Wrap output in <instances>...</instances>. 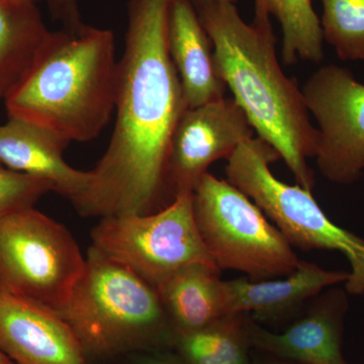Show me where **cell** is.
Listing matches in <instances>:
<instances>
[{
    "instance_id": "cell-1",
    "label": "cell",
    "mask_w": 364,
    "mask_h": 364,
    "mask_svg": "<svg viewBox=\"0 0 364 364\" xmlns=\"http://www.w3.org/2000/svg\"><path fill=\"white\" fill-rule=\"evenodd\" d=\"M167 6L168 0H129L114 132L85 193L72 202L82 217L150 214L173 200L170 143L188 105L167 48Z\"/></svg>"
},
{
    "instance_id": "cell-2",
    "label": "cell",
    "mask_w": 364,
    "mask_h": 364,
    "mask_svg": "<svg viewBox=\"0 0 364 364\" xmlns=\"http://www.w3.org/2000/svg\"><path fill=\"white\" fill-rule=\"evenodd\" d=\"M214 47L220 77L243 109L257 136L272 146L296 183L312 191L308 158L315 156L318 130L310 121L303 93L282 71L272 21L242 20L235 4L193 0Z\"/></svg>"
},
{
    "instance_id": "cell-3",
    "label": "cell",
    "mask_w": 364,
    "mask_h": 364,
    "mask_svg": "<svg viewBox=\"0 0 364 364\" xmlns=\"http://www.w3.org/2000/svg\"><path fill=\"white\" fill-rule=\"evenodd\" d=\"M112 31L85 25L50 33L28 75L4 100L7 116L39 124L69 143L100 135L116 107Z\"/></svg>"
},
{
    "instance_id": "cell-4",
    "label": "cell",
    "mask_w": 364,
    "mask_h": 364,
    "mask_svg": "<svg viewBox=\"0 0 364 364\" xmlns=\"http://www.w3.org/2000/svg\"><path fill=\"white\" fill-rule=\"evenodd\" d=\"M58 312L88 360L173 349L176 332L156 287L95 247Z\"/></svg>"
},
{
    "instance_id": "cell-5",
    "label": "cell",
    "mask_w": 364,
    "mask_h": 364,
    "mask_svg": "<svg viewBox=\"0 0 364 364\" xmlns=\"http://www.w3.org/2000/svg\"><path fill=\"white\" fill-rule=\"evenodd\" d=\"M279 159L272 146L253 136L228 158L227 181L262 210L291 246L343 254L351 267L345 282L347 291L364 294V239L334 224L314 198L312 191L273 176L270 165Z\"/></svg>"
},
{
    "instance_id": "cell-6",
    "label": "cell",
    "mask_w": 364,
    "mask_h": 364,
    "mask_svg": "<svg viewBox=\"0 0 364 364\" xmlns=\"http://www.w3.org/2000/svg\"><path fill=\"white\" fill-rule=\"evenodd\" d=\"M193 210L203 245L220 270L259 282L287 277L301 264L279 230L229 181L205 174L193 191Z\"/></svg>"
},
{
    "instance_id": "cell-7",
    "label": "cell",
    "mask_w": 364,
    "mask_h": 364,
    "mask_svg": "<svg viewBox=\"0 0 364 364\" xmlns=\"http://www.w3.org/2000/svg\"><path fill=\"white\" fill-rule=\"evenodd\" d=\"M86 258L64 225L26 208L0 218V291L59 310Z\"/></svg>"
},
{
    "instance_id": "cell-8",
    "label": "cell",
    "mask_w": 364,
    "mask_h": 364,
    "mask_svg": "<svg viewBox=\"0 0 364 364\" xmlns=\"http://www.w3.org/2000/svg\"><path fill=\"white\" fill-rule=\"evenodd\" d=\"M91 239L92 247L154 287L188 265L218 268L196 228L191 193L150 214L102 218Z\"/></svg>"
},
{
    "instance_id": "cell-9",
    "label": "cell",
    "mask_w": 364,
    "mask_h": 364,
    "mask_svg": "<svg viewBox=\"0 0 364 364\" xmlns=\"http://www.w3.org/2000/svg\"><path fill=\"white\" fill-rule=\"evenodd\" d=\"M309 114L317 121L315 156L328 181L349 186L364 172V85L344 67L321 66L303 87Z\"/></svg>"
},
{
    "instance_id": "cell-10",
    "label": "cell",
    "mask_w": 364,
    "mask_h": 364,
    "mask_svg": "<svg viewBox=\"0 0 364 364\" xmlns=\"http://www.w3.org/2000/svg\"><path fill=\"white\" fill-rule=\"evenodd\" d=\"M254 136L243 109L233 97H223L186 109L170 143L168 186L173 198L193 193L208 167L228 159L239 146Z\"/></svg>"
},
{
    "instance_id": "cell-11",
    "label": "cell",
    "mask_w": 364,
    "mask_h": 364,
    "mask_svg": "<svg viewBox=\"0 0 364 364\" xmlns=\"http://www.w3.org/2000/svg\"><path fill=\"white\" fill-rule=\"evenodd\" d=\"M0 350L16 364H90L56 309L0 291Z\"/></svg>"
},
{
    "instance_id": "cell-12",
    "label": "cell",
    "mask_w": 364,
    "mask_h": 364,
    "mask_svg": "<svg viewBox=\"0 0 364 364\" xmlns=\"http://www.w3.org/2000/svg\"><path fill=\"white\" fill-rule=\"evenodd\" d=\"M348 308L343 291L323 294L304 317L282 333H273L249 318L251 347L261 353L299 364H348L342 352L344 315Z\"/></svg>"
},
{
    "instance_id": "cell-13",
    "label": "cell",
    "mask_w": 364,
    "mask_h": 364,
    "mask_svg": "<svg viewBox=\"0 0 364 364\" xmlns=\"http://www.w3.org/2000/svg\"><path fill=\"white\" fill-rule=\"evenodd\" d=\"M68 141L39 124L9 117L0 124V162L9 168L50 182L54 193L75 200L85 193L90 171L67 164Z\"/></svg>"
},
{
    "instance_id": "cell-14",
    "label": "cell",
    "mask_w": 364,
    "mask_h": 364,
    "mask_svg": "<svg viewBox=\"0 0 364 364\" xmlns=\"http://www.w3.org/2000/svg\"><path fill=\"white\" fill-rule=\"evenodd\" d=\"M166 41L188 109L226 97L227 86L218 73L212 41L193 0H168Z\"/></svg>"
},
{
    "instance_id": "cell-15",
    "label": "cell",
    "mask_w": 364,
    "mask_h": 364,
    "mask_svg": "<svg viewBox=\"0 0 364 364\" xmlns=\"http://www.w3.org/2000/svg\"><path fill=\"white\" fill-rule=\"evenodd\" d=\"M349 272H331L301 261L284 279L252 282L241 277L226 282L230 312L251 314L255 322H279L298 311L308 299L335 284H345Z\"/></svg>"
},
{
    "instance_id": "cell-16",
    "label": "cell",
    "mask_w": 364,
    "mask_h": 364,
    "mask_svg": "<svg viewBox=\"0 0 364 364\" xmlns=\"http://www.w3.org/2000/svg\"><path fill=\"white\" fill-rule=\"evenodd\" d=\"M221 270L196 264L177 270L156 287L163 308L176 334L203 329L232 314Z\"/></svg>"
},
{
    "instance_id": "cell-17",
    "label": "cell",
    "mask_w": 364,
    "mask_h": 364,
    "mask_svg": "<svg viewBox=\"0 0 364 364\" xmlns=\"http://www.w3.org/2000/svg\"><path fill=\"white\" fill-rule=\"evenodd\" d=\"M37 0H0V100L28 75L50 31Z\"/></svg>"
},
{
    "instance_id": "cell-18",
    "label": "cell",
    "mask_w": 364,
    "mask_h": 364,
    "mask_svg": "<svg viewBox=\"0 0 364 364\" xmlns=\"http://www.w3.org/2000/svg\"><path fill=\"white\" fill-rule=\"evenodd\" d=\"M249 318L228 314L203 329L176 334L172 350L186 364H251Z\"/></svg>"
},
{
    "instance_id": "cell-19",
    "label": "cell",
    "mask_w": 364,
    "mask_h": 364,
    "mask_svg": "<svg viewBox=\"0 0 364 364\" xmlns=\"http://www.w3.org/2000/svg\"><path fill=\"white\" fill-rule=\"evenodd\" d=\"M270 16L282 26V58L287 66L299 60L323 61L324 39L312 0H255V20H269Z\"/></svg>"
},
{
    "instance_id": "cell-20",
    "label": "cell",
    "mask_w": 364,
    "mask_h": 364,
    "mask_svg": "<svg viewBox=\"0 0 364 364\" xmlns=\"http://www.w3.org/2000/svg\"><path fill=\"white\" fill-rule=\"evenodd\" d=\"M323 39L344 61L364 60V0H321Z\"/></svg>"
},
{
    "instance_id": "cell-21",
    "label": "cell",
    "mask_w": 364,
    "mask_h": 364,
    "mask_svg": "<svg viewBox=\"0 0 364 364\" xmlns=\"http://www.w3.org/2000/svg\"><path fill=\"white\" fill-rule=\"evenodd\" d=\"M50 191H54L50 182L16 171L0 162V218L35 207Z\"/></svg>"
},
{
    "instance_id": "cell-22",
    "label": "cell",
    "mask_w": 364,
    "mask_h": 364,
    "mask_svg": "<svg viewBox=\"0 0 364 364\" xmlns=\"http://www.w3.org/2000/svg\"><path fill=\"white\" fill-rule=\"evenodd\" d=\"M47 4L53 20L59 21L64 30H80L85 26L81 16L78 0H37Z\"/></svg>"
},
{
    "instance_id": "cell-23",
    "label": "cell",
    "mask_w": 364,
    "mask_h": 364,
    "mask_svg": "<svg viewBox=\"0 0 364 364\" xmlns=\"http://www.w3.org/2000/svg\"><path fill=\"white\" fill-rule=\"evenodd\" d=\"M136 364H186L172 349H162L138 353Z\"/></svg>"
},
{
    "instance_id": "cell-24",
    "label": "cell",
    "mask_w": 364,
    "mask_h": 364,
    "mask_svg": "<svg viewBox=\"0 0 364 364\" xmlns=\"http://www.w3.org/2000/svg\"><path fill=\"white\" fill-rule=\"evenodd\" d=\"M251 364H299L296 363H291V361L282 360V359L272 358V356L263 354L257 358H252Z\"/></svg>"
},
{
    "instance_id": "cell-25",
    "label": "cell",
    "mask_w": 364,
    "mask_h": 364,
    "mask_svg": "<svg viewBox=\"0 0 364 364\" xmlns=\"http://www.w3.org/2000/svg\"><path fill=\"white\" fill-rule=\"evenodd\" d=\"M0 364H16L14 363L9 356L6 355V353H4L1 350H0Z\"/></svg>"
},
{
    "instance_id": "cell-26",
    "label": "cell",
    "mask_w": 364,
    "mask_h": 364,
    "mask_svg": "<svg viewBox=\"0 0 364 364\" xmlns=\"http://www.w3.org/2000/svg\"><path fill=\"white\" fill-rule=\"evenodd\" d=\"M222 1L231 2V4H236L237 0H222Z\"/></svg>"
}]
</instances>
